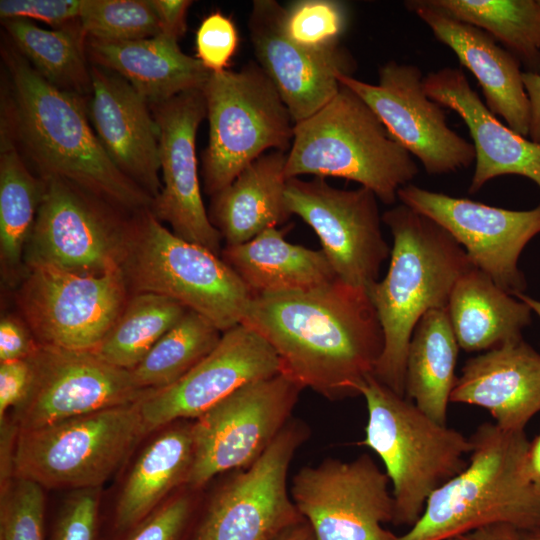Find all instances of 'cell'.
I'll return each instance as SVG.
<instances>
[{"instance_id": "33", "label": "cell", "mask_w": 540, "mask_h": 540, "mask_svg": "<svg viewBox=\"0 0 540 540\" xmlns=\"http://www.w3.org/2000/svg\"><path fill=\"white\" fill-rule=\"evenodd\" d=\"M45 191V181L28 169L12 141L6 122L1 124L0 256L6 269L19 268Z\"/></svg>"}, {"instance_id": "11", "label": "cell", "mask_w": 540, "mask_h": 540, "mask_svg": "<svg viewBox=\"0 0 540 540\" xmlns=\"http://www.w3.org/2000/svg\"><path fill=\"white\" fill-rule=\"evenodd\" d=\"M302 390L279 373L238 388L194 419L186 487L203 491L219 475L254 464L292 418Z\"/></svg>"}, {"instance_id": "12", "label": "cell", "mask_w": 540, "mask_h": 540, "mask_svg": "<svg viewBox=\"0 0 540 540\" xmlns=\"http://www.w3.org/2000/svg\"><path fill=\"white\" fill-rule=\"evenodd\" d=\"M121 268L99 275L57 268H27L18 303L26 325L40 345L92 351L127 302Z\"/></svg>"}, {"instance_id": "29", "label": "cell", "mask_w": 540, "mask_h": 540, "mask_svg": "<svg viewBox=\"0 0 540 540\" xmlns=\"http://www.w3.org/2000/svg\"><path fill=\"white\" fill-rule=\"evenodd\" d=\"M272 227L255 238L225 246L221 258L252 296L313 289L337 278L323 251L290 243Z\"/></svg>"}, {"instance_id": "19", "label": "cell", "mask_w": 540, "mask_h": 540, "mask_svg": "<svg viewBox=\"0 0 540 540\" xmlns=\"http://www.w3.org/2000/svg\"><path fill=\"white\" fill-rule=\"evenodd\" d=\"M159 127L163 185L150 208L177 236L221 254L219 231L205 209L196 156V136L207 108L202 89L182 92L150 105Z\"/></svg>"}, {"instance_id": "13", "label": "cell", "mask_w": 540, "mask_h": 540, "mask_svg": "<svg viewBox=\"0 0 540 540\" xmlns=\"http://www.w3.org/2000/svg\"><path fill=\"white\" fill-rule=\"evenodd\" d=\"M43 180L45 191L24 252L26 268L83 275L119 268L132 221L119 220L111 205L71 183Z\"/></svg>"}, {"instance_id": "42", "label": "cell", "mask_w": 540, "mask_h": 540, "mask_svg": "<svg viewBox=\"0 0 540 540\" xmlns=\"http://www.w3.org/2000/svg\"><path fill=\"white\" fill-rule=\"evenodd\" d=\"M101 488L72 491L56 520L51 540H96Z\"/></svg>"}, {"instance_id": "35", "label": "cell", "mask_w": 540, "mask_h": 540, "mask_svg": "<svg viewBox=\"0 0 540 540\" xmlns=\"http://www.w3.org/2000/svg\"><path fill=\"white\" fill-rule=\"evenodd\" d=\"M188 310L160 294H134L91 352L111 365L131 370Z\"/></svg>"}, {"instance_id": "9", "label": "cell", "mask_w": 540, "mask_h": 540, "mask_svg": "<svg viewBox=\"0 0 540 540\" xmlns=\"http://www.w3.org/2000/svg\"><path fill=\"white\" fill-rule=\"evenodd\" d=\"M202 91L209 122L208 145L202 152L207 194L224 189L268 150L289 151L295 123L258 63L211 72Z\"/></svg>"}, {"instance_id": "15", "label": "cell", "mask_w": 540, "mask_h": 540, "mask_svg": "<svg viewBox=\"0 0 540 540\" xmlns=\"http://www.w3.org/2000/svg\"><path fill=\"white\" fill-rule=\"evenodd\" d=\"M377 200L369 189H340L320 177L290 178L285 189L289 212L316 233L337 278L366 291L391 253Z\"/></svg>"}, {"instance_id": "28", "label": "cell", "mask_w": 540, "mask_h": 540, "mask_svg": "<svg viewBox=\"0 0 540 540\" xmlns=\"http://www.w3.org/2000/svg\"><path fill=\"white\" fill-rule=\"evenodd\" d=\"M287 152H267L212 196L209 218L225 246L245 243L291 216L286 201Z\"/></svg>"}, {"instance_id": "22", "label": "cell", "mask_w": 540, "mask_h": 540, "mask_svg": "<svg viewBox=\"0 0 540 540\" xmlns=\"http://www.w3.org/2000/svg\"><path fill=\"white\" fill-rule=\"evenodd\" d=\"M88 117L116 167L153 200L159 179V127L149 103L124 78L93 65Z\"/></svg>"}, {"instance_id": "8", "label": "cell", "mask_w": 540, "mask_h": 540, "mask_svg": "<svg viewBox=\"0 0 540 540\" xmlns=\"http://www.w3.org/2000/svg\"><path fill=\"white\" fill-rule=\"evenodd\" d=\"M142 400L18 430L14 477L47 489L101 488L147 436Z\"/></svg>"}, {"instance_id": "31", "label": "cell", "mask_w": 540, "mask_h": 540, "mask_svg": "<svg viewBox=\"0 0 540 540\" xmlns=\"http://www.w3.org/2000/svg\"><path fill=\"white\" fill-rule=\"evenodd\" d=\"M459 348L447 308L425 313L409 342L405 397L440 424H447Z\"/></svg>"}, {"instance_id": "52", "label": "cell", "mask_w": 540, "mask_h": 540, "mask_svg": "<svg viewBox=\"0 0 540 540\" xmlns=\"http://www.w3.org/2000/svg\"><path fill=\"white\" fill-rule=\"evenodd\" d=\"M522 540H540V529L521 532Z\"/></svg>"}, {"instance_id": "49", "label": "cell", "mask_w": 540, "mask_h": 540, "mask_svg": "<svg viewBox=\"0 0 540 540\" xmlns=\"http://www.w3.org/2000/svg\"><path fill=\"white\" fill-rule=\"evenodd\" d=\"M527 470L532 484L540 494V433L529 444Z\"/></svg>"}, {"instance_id": "41", "label": "cell", "mask_w": 540, "mask_h": 540, "mask_svg": "<svg viewBox=\"0 0 540 540\" xmlns=\"http://www.w3.org/2000/svg\"><path fill=\"white\" fill-rule=\"evenodd\" d=\"M238 44L234 22L219 11L205 17L196 32L197 59L212 73L227 70Z\"/></svg>"}, {"instance_id": "39", "label": "cell", "mask_w": 540, "mask_h": 540, "mask_svg": "<svg viewBox=\"0 0 540 540\" xmlns=\"http://www.w3.org/2000/svg\"><path fill=\"white\" fill-rule=\"evenodd\" d=\"M37 483L14 477L1 492L0 540H44V492Z\"/></svg>"}, {"instance_id": "16", "label": "cell", "mask_w": 540, "mask_h": 540, "mask_svg": "<svg viewBox=\"0 0 540 540\" xmlns=\"http://www.w3.org/2000/svg\"><path fill=\"white\" fill-rule=\"evenodd\" d=\"M418 66L391 60L371 84L340 75L341 85L357 94L378 116L388 133L430 175L457 172L475 162L471 142L452 130L444 107L429 98Z\"/></svg>"}, {"instance_id": "26", "label": "cell", "mask_w": 540, "mask_h": 540, "mask_svg": "<svg viewBox=\"0 0 540 540\" xmlns=\"http://www.w3.org/2000/svg\"><path fill=\"white\" fill-rule=\"evenodd\" d=\"M153 433L118 494L113 527L120 535L187 484L194 459L193 420L175 421Z\"/></svg>"}, {"instance_id": "43", "label": "cell", "mask_w": 540, "mask_h": 540, "mask_svg": "<svg viewBox=\"0 0 540 540\" xmlns=\"http://www.w3.org/2000/svg\"><path fill=\"white\" fill-rule=\"evenodd\" d=\"M84 0H1L0 16L6 19H36L56 27L78 22Z\"/></svg>"}, {"instance_id": "25", "label": "cell", "mask_w": 540, "mask_h": 540, "mask_svg": "<svg viewBox=\"0 0 540 540\" xmlns=\"http://www.w3.org/2000/svg\"><path fill=\"white\" fill-rule=\"evenodd\" d=\"M450 402L484 408L502 429L524 431L540 411V353L521 338L469 358Z\"/></svg>"}, {"instance_id": "18", "label": "cell", "mask_w": 540, "mask_h": 540, "mask_svg": "<svg viewBox=\"0 0 540 540\" xmlns=\"http://www.w3.org/2000/svg\"><path fill=\"white\" fill-rule=\"evenodd\" d=\"M29 359L31 388L11 418L20 431L135 403L156 391L138 387L130 370L111 365L91 351L40 345Z\"/></svg>"}, {"instance_id": "21", "label": "cell", "mask_w": 540, "mask_h": 540, "mask_svg": "<svg viewBox=\"0 0 540 540\" xmlns=\"http://www.w3.org/2000/svg\"><path fill=\"white\" fill-rule=\"evenodd\" d=\"M282 9L277 1L255 0L248 27L258 64L298 123L325 106L341 88L338 77L352 76L357 65L342 45L313 52L289 41L280 27Z\"/></svg>"}, {"instance_id": "20", "label": "cell", "mask_w": 540, "mask_h": 540, "mask_svg": "<svg viewBox=\"0 0 540 540\" xmlns=\"http://www.w3.org/2000/svg\"><path fill=\"white\" fill-rule=\"evenodd\" d=\"M280 373L273 348L240 323L222 333L217 346L173 385L141 402L147 435L179 420H194L238 388Z\"/></svg>"}, {"instance_id": "37", "label": "cell", "mask_w": 540, "mask_h": 540, "mask_svg": "<svg viewBox=\"0 0 540 540\" xmlns=\"http://www.w3.org/2000/svg\"><path fill=\"white\" fill-rule=\"evenodd\" d=\"M86 38L125 42L161 33L151 0H84L79 17Z\"/></svg>"}, {"instance_id": "34", "label": "cell", "mask_w": 540, "mask_h": 540, "mask_svg": "<svg viewBox=\"0 0 540 540\" xmlns=\"http://www.w3.org/2000/svg\"><path fill=\"white\" fill-rule=\"evenodd\" d=\"M451 16L489 33L526 72L540 74L539 0H431Z\"/></svg>"}, {"instance_id": "30", "label": "cell", "mask_w": 540, "mask_h": 540, "mask_svg": "<svg viewBox=\"0 0 540 540\" xmlns=\"http://www.w3.org/2000/svg\"><path fill=\"white\" fill-rule=\"evenodd\" d=\"M531 311L475 267L457 280L447 305L459 347L466 352H486L521 339L531 323Z\"/></svg>"}, {"instance_id": "32", "label": "cell", "mask_w": 540, "mask_h": 540, "mask_svg": "<svg viewBox=\"0 0 540 540\" xmlns=\"http://www.w3.org/2000/svg\"><path fill=\"white\" fill-rule=\"evenodd\" d=\"M3 25L17 51L45 80L80 96L91 93L86 37L79 20L55 30L42 29L27 19H6Z\"/></svg>"}, {"instance_id": "10", "label": "cell", "mask_w": 540, "mask_h": 540, "mask_svg": "<svg viewBox=\"0 0 540 540\" xmlns=\"http://www.w3.org/2000/svg\"><path fill=\"white\" fill-rule=\"evenodd\" d=\"M310 430L291 418L249 468L225 473L202 498L187 540H274L305 519L287 485L288 470Z\"/></svg>"}, {"instance_id": "24", "label": "cell", "mask_w": 540, "mask_h": 540, "mask_svg": "<svg viewBox=\"0 0 540 540\" xmlns=\"http://www.w3.org/2000/svg\"><path fill=\"white\" fill-rule=\"evenodd\" d=\"M405 6L475 76L490 112L503 118L516 133L528 137L529 101L519 61L489 33L451 16L431 0L406 1Z\"/></svg>"}, {"instance_id": "45", "label": "cell", "mask_w": 540, "mask_h": 540, "mask_svg": "<svg viewBox=\"0 0 540 540\" xmlns=\"http://www.w3.org/2000/svg\"><path fill=\"white\" fill-rule=\"evenodd\" d=\"M39 347L27 325L12 316L1 318L0 362L28 359Z\"/></svg>"}, {"instance_id": "17", "label": "cell", "mask_w": 540, "mask_h": 540, "mask_svg": "<svg viewBox=\"0 0 540 540\" xmlns=\"http://www.w3.org/2000/svg\"><path fill=\"white\" fill-rule=\"evenodd\" d=\"M402 204L443 227L465 250L473 266L508 294L527 283L518 267L521 252L540 233V205L509 210L407 184L397 192Z\"/></svg>"}, {"instance_id": "48", "label": "cell", "mask_w": 540, "mask_h": 540, "mask_svg": "<svg viewBox=\"0 0 540 540\" xmlns=\"http://www.w3.org/2000/svg\"><path fill=\"white\" fill-rule=\"evenodd\" d=\"M446 540H522L521 531L507 524L483 526Z\"/></svg>"}, {"instance_id": "2", "label": "cell", "mask_w": 540, "mask_h": 540, "mask_svg": "<svg viewBox=\"0 0 540 540\" xmlns=\"http://www.w3.org/2000/svg\"><path fill=\"white\" fill-rule=\"evenodd\" d=\"M12 84L7 122L42 179L57 178L129 211L153 198L123 174L99 141L80 95L45 80L17 49L3 50Z\"/></svg>"}, {"instance_id": "6", "label": "cell", "mask_w": 540, "mask_h": 540, "mask_svg": "<svg viewBox=\"0 0 540 540\" xmlns=\"http://www.w3.org/2000/svg\"><path fill=\"white\" fill-rule=\"evenodd\" d=\"M361 395L368 420L359 445L374 451L385 466L394 499L392 523L412 527L430 495L466 466L471 439L433 420L373 375Z\"/></svg>"}, {"instance_id": "47", "label": "cell", "mask_w": 540, "mask_h": 540, "mask_svg": "<svg viewBox=\"0 0 540 540\" xmlns=\"http://www.w3.org/2000/svg\"><path fill=\"white\" fill-rule=\"evenodd\" d=\"M522 80L529 101L528 138L540 144V74L523 71Z\"/></svg>"}, {"instance_id": "38", "label": "cell", "mask_w": 540, "mask_h": 540, "mask_svg": "<svg viewBox=\"0 0 540 540\" xmlns=\"http://www.w3.org/2000/svg\"><path fill=\"white\" fill-rule=\"evenodd\" d=\"M348 23L346 6L335 0H298L283 7L280 27L295 45L313 52L341 46Z\"/></svg>"}, {"instance_id": "46", "label": "cell", "mask_w": 540, "mask_h": 540, "mask_svg": "<svg viewBox=\"0 0 540 540\" xmlns=\"http://www.w3.org/2000/svg\"><path fill=\"white\" fill-rule=\"evenodd\" d=\"M190 0H151L163 35L178 41L186 31V16Z\"/></svg>"}, {"instance_id": "51", "label": "cell", "mask_w": 540, "mask_h": 540, "mask_svg": "<svg viewBox=\"0 0 540 540\" xmlns=\"http://www.w3.org/2000/svg\"><path fill=\"white\" fill-rule=\"evenodd\" d=\"M516 298L527 304L532 311H534L540 318V301L533 299L525 293H519L515 295Z\"/></svg>"}, {"instance_id": "27", "label": "cell", "mask_w": 540, "mask_h": 540, "mask_svg": "<svg viewBox=\"0 0 540 540\" xmlns=\"http://www.w3.org/2000/svg\"><path fill=\"white\" fill-rule=\"evenodd\" d=\"M85 51L94 65L124 78L149 105L202 89L211 74L197 58L183 53L177 40L163 34L125 42L85 38Z\"/></svg>"}, {"instance_id": "14", "label": "cell", "mask_w": 540, "mask_h": 540, "mask_svg": "<svg viewBox=\"0 0 540 540\" xmlns=\"http://www.w3.org/2000/svg\"><path fill=\"white\" fill-rule=\"evenodd\" d=\"M387 474L368 454L327 458L294 475L290 495L315 540H397L383 527L394 518Z\"/></svg>"}, {"instance_id": "4", "label": "cell", "mask_w": 540, "mask_h": 540, "mask_svg": "<svg viewBox=\"0 0 540 540\" xmlns=\"http://www.w3.org/2000/svg\"><path fill=\"white\" fill-rule=\"evenodd\" d=\"M466 466L428 498L419 520L397 540H446L474 529H540V494L527 470L524 431L482 423L470 437Z\"/></svg>"}, {"instance_id": "3", "label": "cell", "mask_w": 540, "mask_h": 540, "mask_svg": "<svg viewBox=\"0 0 540 540\" xmlns=\"http://www.w3.org/2000/svg\"><path fill=\"white\" fill-rule=\"evenodd\" d=\"M393 245L385 277L367 289L384 346L373 376L405 397L406 357L422 316L447 308L457 280L474 267L462 246L439 224L399 204L382 214Z\"/></svg>"}, {"instance_id": "53", "label": "cell", "mask_w": 540, "mask_h": 540, "mask_svg": "<svg viewBox=\"0 0 540 540\" xmlns=\"http://www.w3.org/2000/svg\"><path fill=\"white\" fill-rule=\"evenodd\" d=\"M539 2H540V0H539Z\"/></svg>"}, {"instance_id": "5", "label": "cell", "mask_w": 540, "mask_h": 540, "mask_svg": "<svg viewBox=\"0 0 540 540\" xmlns=\"http://www.w3.org/2000/svg\"><path fill=\"white\" fill-rule=\"evenodd\" d=\"M418 171L411 154L344 85L319 111L295 123L285 165L287 179L344 178L369 189L387 205L395 203L398 190Z\"/></svg>"}, {"instance_id": "23", "label": "cell", "mask_w": 540, "mask_h": 540, "mask_svg": "<svg viewBox=\"0 0 540 540\" xmlns=\"http://www.w3.org/2000/svg\"><path fill=\"white\" fill-rule=\"evenodd\" d=\"M423 87L429 98L456 112L469 130L475 149L470 193L503 175L526 177L540 189V144L516 133L490 112L461 68L431 72L424 76Z\"/></svg>"}, {"instance_id": "7", "label": "cell", "mask_w": 540, "mask_h": 540, "mask_svg": "<svg viewBox=\"0 0 540 540\" xmlns=\"http://www.w3.org/2000/svg\"><path fill=\"white\" fill-rule=\"evenodd\" d=\"M120 268L134 294L169 297L221 332L242 322L252 298L219 255L177 236L150 210L132 221Z\"/></svg>"}, {"instance_id": "44", "label": "cell", "mask_w": 540, "mask_h": 540, "mask_svg": "<svg viewBox=\"0 0 540 540\" xmlns=\"http://www.w3.org/2000/svg\"><path fill=\"white\" fill-rule=\"evenodd\" d=\"M33 379L30 359L0 362V421L9 409L17 408L27 397Z\"/></svg>"}, {"instance_id": "36", "label": "cell", "mask_w": 540, "mask_h": 540, "mask_svg": "<svg viewBox=\"0 0 540 540\" xmlns=\"http://www.w3.org/2000/svg\"><path fill=\"white\" fill-rule=\"evenodd\" d=\"M222 333L208 319L188 310L130 370L136 385L156 391L173 385L217 346Z\"/></svg>"}, {"instance_id": "50", "label": "cell", "mask_w": 540, "mask_h": 540, "mask_svg": "<svg viewBox=\"0 0 540 540\" xmlns=\"http://www.w3.org/2000/svg\"><path fill=\"white\" fill-rule=\"evenodd\" d=\"M274 540H315V538L310 525L304 520L287 528Z\"/></svg>"}, {"instance_id": "1", "label": "cell", "mask_w": 540, "mask_h": 540, "mask_svg": "<svg viewBox=\"0 0 540 540\" xmlns=\"http://www.w3.org/2000/svg\"><path fill=\"white\" fill-rule=\"evenodd\" d=\"M241 323L273 348L281 374L331 401L361 395L384 346L367 291L338 278L252 296Z\"/></svg>"}, {"instance_id": "40", "label": "cell", "mask_w": 540, "mask_h": 540, "mask_svg": "<svg viewBox=\"0 0 540 540\" xmlns=\"http://www.w3.org/2000/svg\"><path fill=\"white\" fill-rule=\"evenodd\" d=\"M202 491L183 487L121 540H187L198 513Z\"/></svg>"}]
</instances>
